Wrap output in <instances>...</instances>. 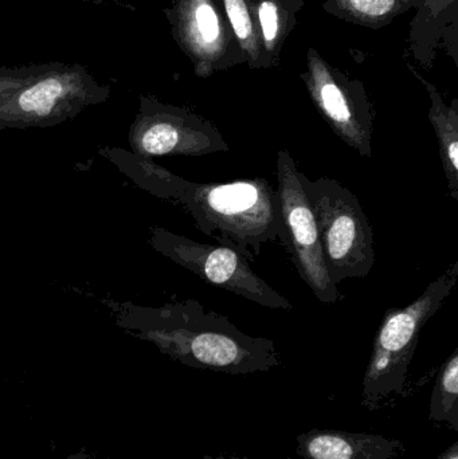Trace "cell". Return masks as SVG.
Listing matches in <instances>:
<instances>
[{
  "label": "cell",
  "instance_id": "1",
  "mask_svg": "<svg viewBox=\"0 0 458 459\" xmlns=\"http://www.w3.org/2000/svg\"><path fill=\"white\" fill-rule=\"evenodd\" d=\"M99 155L145 193L182 207L203 234L237 248L250 262L265 243H284L279 198L265 178L195 183L124 148H101Z\"/></svg>",
  "mask_w": 458,
  "mask_h": 459
},
{
  "label": "cell",
  "instance_id": "20",
  "mask_svg": "<svg viewBox=\"0 0 458 459\" xmlns=\"http://www.w3.org/2000/svg\"><path fill=\"white\" fill-rule=\"evenodd\" d=\"M65 459H99L97 457H94V455H89V453L86 452H80L77 453V455H70V457L65 458Z\"/></svg>",
  "mask_w": 458,
  "mask_h": 459
},
{
  "label": "cell",
  "instance_id": "6",
  "mask_svg": "<svg viewBox=\"0 0 458 459\" xmlns=\"http://www.w3.org/2000/svg\"><path fill=\"white\" fill-rule=\"evenodd\" d=\"M150 245L166 258L199 275L215 288L244 297L269 309L292 310L287 297L272 288L250 267V261L237 248L196 242L169 230H151Z\"/></svg>",
  "mask_w": 458,
  "mask_h": 459
},
{
  "label": "cell",
  "instance_id": "12",
  "mask_svg": "<svg viewBox=\"0 0 458 459\" xmlns=\"http://www.w3.org/2000/svg\"><path fill=\"white\" fill-rule=\"evenodd\" d=\"M257 23L264 69L277 66L285 40L298 24L303 0H247Z\"/></svg>",
  "mask_w": 458,
  "mask_h": 459
},
{
  "label": "cell",
  "instance_id": "16",
  "mask_svg": "<svg viewBox=\"0 0 458 459\" xmlns=\"http://www.w3.org/2000/svg\"><path fill=\"white\" fill-rule=\"evenodd\" d=\"M222 5L245 64L250 69H264L257 23L249 3L247 0H222Z\"/></svg>",
  "mask_w": 458,
  "mask_h": 459
},
{
  "label": "cell",
  "instance_id": "4",
  "mask_svg": "<svg viewBox=\"0 0 458 459\" xmlns=\"http://www.w3.org/2000/svg\"><path fill=\"white\" fill-rule=\"evenodd\" d=\"M298 178L314 209L333 282L367 277L376 264V239L357 196L330 178L311 180L303 172Z\"/></svg>",
  "mask_w": 458,
  "mask_h": 459
},
{
  "label": "cell",
  "instance_id": "18",
  "mask_svg": "<svg viewBox=\"0 0 458 459\" xmlns=\"http://www.w3.org/2000/svg\"><path fill=\"white\" fill-rule=\"evenodd\" d=\"M54 65H56V62L32 64L18 67L0 66V99L18 91L19 88L34 80L38 75L48 72Z\"/></svg>",
  "mask_w": 458,
  "mask_h": 459
},
{
  "label": "cell",
  "instance_id": "19",
  "mask_svg": "<svg viewBox=\"0 0 458 459\" xmlns=\"http://www.w3.org/2000/svg\"><path fill=\"white\" fill-rule=\"evenodd\" d=\"M436 459H458V441H454L451 446L446 447Z\"/></svg>",
  "mask_w": 458,
  "mask_h": 459
},
{
  "label": "cell",
  "instance_id": "10",
  "mask_svg": "<svg viewBox=\"0 0 458 459\" xmlns=\"http://www.w3.org/2000/svg\"><path fill=\"white\" fill-rule=\"evenodd\" d=\"M164 13L172 37L190 59L196 77L209 78L245 64L222 0H174Z\"/></svg>",
  "mask_w": 458,
  "mask_h": 459
},
{
  "label": "cell",
  "instance_id": "11",
  "mask_svg": "<svg viewBox=\"0 0 458 459\" xmlns=\"http://www.w3.org/2000/svg\"><path fill=\"white\" fill-rule=\"evenodd\" d=\"M303 459H398L405 453L400 439L336 429H314L296 438Z\"/></svg>",
  "mask_w": 458,
  "mask_h": 459
},
{
  "label": "cell",
  "instance_id": "9",
  "mask_svg": "<svg viewBox=\"0 0 458 459\" xmlns=\"http://www.w3.org/2000/svg\"><path fill=\"white\" fill-rule=\"evenodd\" d=\"M300 78L336 136L363 158H373L376 113L362 81L331 66L314 48H308L307 72Z\"/></svg>",
  "mask_w": 458,
  "mask_h": 459
},
{
  "label": "cell",
  "instance_id": "17",
  "mask_svg": "<svg viewBox=\"0 0 458 459\" xmlns=\"http://www.w3.org/2000/svg\"><path fill=\"white\" fill-rule=\"evenodd\" d=\"M429 420L458 431V348L444 363L436 380L430 398Z\"/></svg>",
  "mask_w": 458,
  "mask_h": 459
},
{
  "label": "cell",
  "instance_id": "3",
  "mask_svg": "<svg viewBox=\"0 0 458 459\" xmlns=\"http://www.w3.org/2000/svg\"><path fill=\"white\" fill-rule=\"evenodd\" d=\"M458 281V261L428 285L416 301L390 307L376 332L362 383V407L378 411L408 395L409 368L428 321L444 307Z\"/></svg>",
  "mask_w": 458,
  "mask_h": 459
},
{
  "label": "cell",
  "instance_id": "2",
  "mask_svg": "<svg viewBox=\"0 0 458 459\" xmlns=\"http://www.w3.org/2000/svg\"><path fill=\"white\" fill-rule=\"evenodd\" d=\"M108 307L121 329L190 368L253 375L281 366L273 340L244 333L195 299L160 307L109 301Z\"/></svg>",
  "mask_w": 458,
  "mask_h": 459
},
{
  "label": "cell",
  "instance_id": "8",
  "mask_svg": "<svg viewBox=\"0 0 458 459\" xmlns=\"http://www.w3.org/2000/svg\"><path fill=\"white\" fill-rule=\"evenodd\" d=\"M128 143L131 152L144 159L207 156L230 150L212 121L150 96L139 97Z\"/></svg>",
  "mask_w": 458,
  "mask_h": 459
},
{
  "label": "cell",
  "instance_id": "14",
  "mask_svg": "<svg viewBox=\"0 0 458 459\" xmlns=\"http://www.w3.org/2000/svg\"><path fill=\"white\" fill-rule=\"evenodd\" d=\"M408 66L429 94L432 107L428 117L437 137L438 151H440L441 163H443L446 183H448L449 195L454 201H458V99L452 100V104L446 105L438 89L429 81L425 80L410 65Z\"/></svg>",
  "mask_w": 458,
  "mask_h": 459
},
{
  "label": "cell",
  "instance_id": "13",
  "mask_svg": "<svg viewBox=\"0 0 458 459\" xmlns=\"http://www.w3.org/2000/svg\"><path fill=\"white\" fill-rule=\"evenodd\" d=\"M458 0H421L411 23L410 39L419 64L432 67L436 48L449 31H457Z\"/></svg>",
  "mask_w": 458,
  "mask_h": 459
},
{
  "label": "cell",
  "instance_id": "15",
  "mask_svg": "<svg viewBox=\"0 0 458 459\" xmlns=\"http://www.w3.org/2000/svg\"><path fill=\"white\" fill-rule=\"evenodd\" d=\"M421 0H325L323 8L331 15L358 26L379 30L395 18L419 8Z\"/></svg>",
  "mask_w": 458,
  "mask_h": 459
},
{
  "label": "cell",
  "instance_id": "21",
  "mask_svg": "<svg viewBox=\"0 0 458 459\" xmlns=\"http://www.w3.org/2000/svg\"><path fill=\"white\" fill-rule=\"evenodd\" d=\"M201 459H241L238 457H226V455H218V457H212V455H204L203 458Z\"/></svg>",
  "mask_w": 458,
  "mask_h": 459
},
{
  "label": "cell",
  "instance_id": "5",
  "mask_svg": "<svg viewBox=\"0 0 458 459\" xmlns=\"http://www.w3.org/2000/svg\"><path fill=\"white\" fill-rule=\"evenodd\" d=\"M112 93L80 64L56 62L13 93L0 99L2 129L48 128L104 104Z\"/></svg>",
  "mask_w": 458,
  "mask_h": 459
},
{
  "label": "cell",
  "instance_id": "7",
  "mask_svg": "<svg viewBox=\"0 0 458 459\" xmlns=\"http://www.w3.org/2000/svg\"><path fill=\"white\" fill-rule=\"evenodd\" d=\"M298 164L289 151L280 150L276 158L277 198L284 228V243L301 280L324 305L341 299L331 280L320 242L319 229L311 202L298 178Z\"/></svg>",
  "mask_w": 458,
  "mask_h": 459
},
{
  "label": "cell",
  "instance_id": "22",
  "mask_svg": "<svg viewBox=\"0 0 458 459\" xmlns=\"http://www.w3.org/2000/svg\"><path fill=\"white\" fill-rule=\"evenodd\" d=\"M82 2L104 3V2H120V0H82Z\"/></svg>",
  "mask_w": 458,
  "mask_h": 459
}]
</instances>
